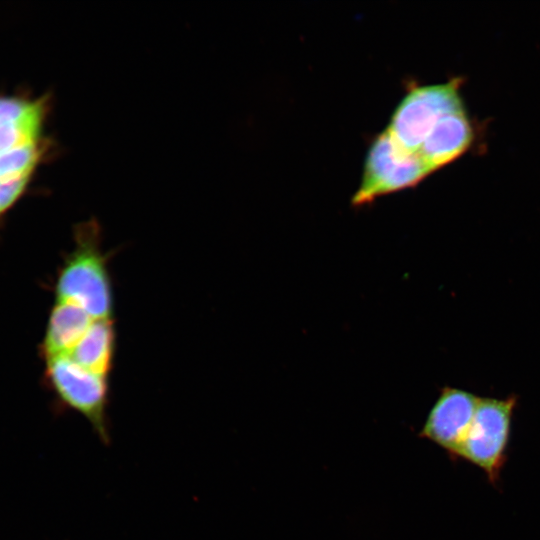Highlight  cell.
<instances>
[{
    "instance_id": "obj_7",
    "label": "cell",
    "mask_w": 540,
    "mask_h": 540,
    "mask_svg": "<svg viewBox=\"0 0 540 540\" xmlns=\"http://www.w3.org/2000/svg\"><path fill=\"white\" fill-rule=\"evenodd\" d=\"M472 138V128L464 109L449 113L438 120L417 155L433 172L461 156Z\"/></svg>"
},
{
    "instance_id": "obj_12",
    "label": "cell",
    "mask_w": 540,
    "mask_h": 540,
    "mask_svg": "<svg viewBox=\"0 0 540 540\" xmlns=\"http://www.w3.org/2000/svg\"><path fill=\"white\" fill-rule=\"evenodd\" d=\"M45 113L43 99L29 101L17 96H0V124L20 123Z\"/></svg>"
},
{
    "instance_id": "obj_6",
    "label": "cell",
    "mask_w": 540,
    "mask_h": 540,
    "mask_svg": "<svg viewBox=\"0 0 540 540\" xmlns=\"http://www.w3.org/2000/svg\"><path fill=\"white\" fill-rule=\"evenodd\" d=\"M478 402L479 397L470 392L444 388L431 408L420 436L457 457Z\"/></svg>"
},
{
    "instance_id": "obj_8",
    "label": "cell",
    "mask_w": 540,
    "mask_h": 540,
    "mask_svg": "<svg viewBox=\"0 0 540 540\" xmlns=\"http://www.w3.org/2000/svg\"><path fill=\"white\" fill-rule=\"evenodd\" d=\"M94 320L81 307L67 301L56 300L42 344L45 359L69 356Z\"/></svg>"
},
{
    "instance_id": "obj_13",
    "label": "cell",
    "mask_w": 540,
    "mask_h": 540,
    "mask_svg": "<svg viewBox=\"0 0 540 540\" xmlns=\"http://www.w3.org/2000/svg\"><path fill=\"white\" fill-rule=\"evenodd\" d=\"M32 174L0 178V216L23 194Z\"/></svg>"
},
{
    "instance_id": "obj_1",
    "label": "cell",
    "mask_w": 540,
    "mask_h": 540,
    "mask_svg": "<svg viewBox=\"0 0 540 540\" xmlns=\"http://www.w3.org/2000/svg\"><path fill=\"white\" fill-rule=\"evenodd\" d=\"M74 242L56 279V300L75 304L94 319L113 318L112 254L103 249L99 224L91 219L77 225Z\"/></svg>"
},
{
    "instance_id": "obj_3",
    "label": "cell",
    "mask_w": 540,
    "mask_h": 540,
    "mask_svg": "<svg viewBox=\"0 0 540 540\" xmlns=\"http://www.w3.org/2000/svg\"><path fill=\"white\" fill-rule=\"evenodd\" d=\"M460 80L413 87L396 107L385 129L394 141L410 153L419 148L446 114L463 109L459 94Z\"/></svg>"
},
{
    "instance_id": "obj_9",
    "label": "cell",
    "mask_w": 540,
    "mask_h": 540,
    "mask_svg": "<svg viewBox=\"0 0 540 540\" xmlns=\"http://www.w3.org/2000/svg\"><path fill=\"white\" fill-rule=\"evenodd\" d=\"M116 347L114 318L95 319L69 357L88 371L110 379Z\"/></svg>"
},
{
    "instance_id": "obj_5",
    "label": "cell",
    "mask_w": 540,
    "mask_h": 540,
    "mask_svg": "<svg viewBox=\"0 0 540 540\" xmlns=\"http://www.w3.org/2000/svg\"><path fill=\"white\" fill-rule=\"evenodd\" d=\"M517 403L506 399L479 398V402L457 457L484 471L491 483L499 480L507 458L511 424Z\"/></svg>"
},
{
    "instance_id": "obj_11",
    "label": "cell",
    "mask_w": 540,
    "mask_h": 540,
    "mask_svg": "<svg viewBox=\"0 0 540 540\" xmlns=\"http://www.w3.org/2000/svg\"><path fill=\"white\" fill-rule=\"evenodd\" d=\"M45 114L20 123L0 124V153L39 140Z\"/></svg>"
},
{
    "instance_id": "obj_10",
    "label": "cell",
    "mask_w": 540,
    "mask_h": 540,
    "mask_svg": "<svg viewBox=\"0 0 540 540\" xmlns=\"http://www.w3.org/2000/svg\"><path fill=\"white\" fill-rule=\"evenodd\" d=\"M40 140L28 142L0 153V178L32 174L45 152Z\"/></svg>"
},
{
    "instance_id": "obj_2",
    "label": "cell",
    "mask_w": 540,
    "mask_h": 540,
    "mask_svg": "<svg viewBox=\"0 0 540 540\" xmlns=\"http://www.w3.org/2000/svg\"><path fill=\"white\" fill-rule=\"evenodd\" d=\"M46 378L60 406L85 417L100 441L109 445L110 379L88 371L69 356L46 359Z\"/></svg>"
},
{
    "instance_id": "obj_4",
    "label": "cell",
    "mask_w": 540,
    "mask_h": 540,
    "mask_svg": "<svg viewBox=\"0 0 540 540\" xmlns=\"http://www.w3.org/2000/svg\"><path fill=\"white\" fill-rule=\"evenodd\" d=\"M430 173L419 155L406 151L384 130L371 143L352 204L362 206L382 195L411 188Z\"/></svg>"
}]
</instances>
